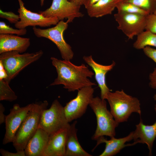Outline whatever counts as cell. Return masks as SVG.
I'll use <instances>...</instances> for the list:
<instances>
[{"instance_id":"obj_23","label":"cell","mask_w":156,"mask_h":156,"mask_svg":"<svg viewBox=\"0 0 156 156\" xmlns=\"http://www.w3.org/2000/svg\"><path fill=\"white\" fill-rule=\"evenodd\" d=\"M6 79H0V100L10 102L16 100L17 96L9 86Z\"/></svg>"},{"instance_id":"obj_13","label":"cell","mask_w":156,"mask_h":156,"mask_svg":"<svg viewBox=\"0 0 156 156\" xmlns=\"http://www.w3.org/2000/svg\"><path fill=\"white\" fill-rule=\"evenodd\" d=\"M83 59L94 71L95 79L100 89L101 98L105 100L108 94L111 91L106 84V75L115 66V62L113 61L110 65H103L96 62L92 55L84 56L83 57Z\"/></svg>"},{"instance_id":"obj_33","label":"cell","mask_w":156,"mask_h":156,"mask_svg":"<svg viewBox=\"0 0 156 156\" xmlns=\"http://www.w3.org/2000/svg\"><path fill=\"white\" fill-rule=\"evenodd\" d=\"M100 0H86L83 5L85 8L87 9L93 4L96 3Z\"/></svg>"},{"instance_id":"obj_1","label":"cell","mask_w":156,"mask_h":156,"mask_svg":"<svg viewBox=\"0 0 156 156\" xmlns=\"http://www.w3.org/2000/svg\"><path fill=\"white\" fill-rule=\"evenodd\" d=\"M51 60L57 76L50 86L62 84L68 91L74 92L85 87L96 85L88 78L92 77L94 73L84 64L77 66L70 60H60L53 57Z\"/></svg>"},{"instance_id":"obj_32","label":"cell","mask_w":156,"mask_h":156,"mask_svg":"<svg viewBox=\"0 0 156 156\" xmlns=\"http://www.w3.org/2000/svg\"><path fill=\"white\" fill-rule=\"evenodd\" d=\"M8 75L2 63L0 62V79H6Z\"/></svg>"},{"instance_id":"obj_34","label":"cell","mask_w":156,"mask_h":156,"mask_svg":"<svg viewBox=\"0 0 156 156\" xmlns=\"http://www.w3.org/2000/svg\"><path fill=\"white\" fill-rule=\"evenodd\" d=\"M69 1L74 3L76 5L81 6L83 5L86 0H68Z\"/></svg>"},{"instance_id":"obj_35","label":"cell","mask_w":156,"mask_h":156,"mask_svg":"<svg viewBox=\"0 0 156 156\" xmlns=\"http://www.w3.org/2000/svg\"><path fill=\"white\" fill-rule=\"evenodd\" d=\"M44 0H40V3L41 6H42L44 5Z\"/></svg>"},{"instance_id":"obj_3","label":"cell","mask_w":156,"mask_h":156,"mask_svg":"<svg viewBox=\"0 0 156 156\" xmlns=\"http://www.w3.org/2000/svg\"><path fill=\"white\" fill-rule=\"evenodd\" d=\"M47 101L33 103L32 107L22 122L12 142L16 151L24 150L26 145L38 128L41 114L47 108Z\"/></svg>"},{"instance_id":"obj_27","label":"cell","mask_w":156,"mask_h":156,"mask_svg":"<svg viewBox=\"0 0 156 156\" xmlns=\"http://www.w3.org/2000/svg\"><path fill=\"white\" fill-rule=\"evenodd\" d=\"M0 17L4 18L12 23H16L20 20L19 15L15 14L12 12H4L0 10Z\"/></svg>"},{"instance_id":"obj_18","label":"cell","mask_w":156,"mask_h":156,"mask_svg":"<svg viewBox=\"0 0 156 156\" xmlns=\"http://www.w3.org/2000/svg\"><path fill=\"white\" fill-rule=\"evenodd\" d=\"M49 136L44 130L38 128L24 149L26 156H43Z\"/></svg>"},{"instance_id":"obj_16","label":"cell","mask_w":156,"mask_h":156,"mask_svg":"<svg viewBox=\"0 0 156 156\" xmlns=\"http://www.w3.org/2000/svg\"><path fill=\"white\" fill-rule=\"evenodd\" d=\"M69 127L50 136L43 156H65Z\"/></svg>"},{"instance_id":"obj_17","label":"cell","mask_w":156,"mask_h":156,"mask_svg":"<svg viewBox=\"0 0 156 156\" xmlns=\"http://www.w3.org/2000/svg\"><path fill=\"white\" fill-rule=\"evenodd\" d=\"M30 45V39L11 34H0V54L12 51L25 52Z\"/></svg>"},{"instance_id":"obj_20","label":"cell","mask_w":156,"mask_h":156,"mask_svg":"<svg viewBox=\"0 0 156 156\" xmlns=\"http://www.w3.org/2000/svg\"><path fill=\"white\" fill-rule=\"evenodd\" d=\"M120 0H100L86 9L91 17L99 18L112 14Z\"/></svg>"},{"instance_id":"obj_14","label":"cell","mask_w":156,"mask_h":156,"mask_svg":"<svg viewBox=\"0 0 156 156\" xmlns=\"http://www.w3.org/2000/svg\"><path fill=\"white\" fill-rule=\"evenodd\" d=\"M133 140V131L131 132L127 136L122 138H116L114 137L110 138L109 140L105 138L104 136L99 138L97 140L96 147L101 144L105 143V149L99 156H112L119 153L125 147L135 145L138 143L134 141L131 144H126V143Z\"/></svg>"},{"instance_id":"obj_24","label":"cell","mask_w":156,"mask_h":156,"mask_svg":"<svg viewBox=\"0 0 156 156\" xmlns=\"http://www.w3.org/2000/svg\"><path fill=\"white\" fill-rule=\"evenodd\" d=\"M120 1L134 4L150 14L153 13L156 8V0H120Z\"/></svg>"},{"instance_id":"obj_10","label":"cell","mask_w":156,"mask_h":156,"mask_svg":"<svg viewBox=\"0 0 156 156\" xmlns=\"http://www.w3.org/2000/svg\"><path fill=\"white\" fill-rule=\"evenodd\" d=\"M118 24L117 28L122 31L129 39H132L145 29L146 16L117 12L114 15Z\"/></svg>"},{"instance_id":"obj_31","label":"cell","mask_w":156,"mask_h":156,"mask_svg":"<svg viewBox=\"0 0 156 156\" xmlns=\"http://www.w3.org/2000/svg\"><path fill=\"white\" fill-rule=\"evenodd\" d=\"M5 108L2 103L0 104V124L5 122L6 116L4 114Z\"/></svg>"},{"instance_id":"obj_28","label":"cell","mask_w":156,"mask_h":156,"mask_svg":"<svg viewBox=\"0 0 156 156\" xmlns=\"http://www.w3.org/2000/svg\"><path fill=\"white\" fill-rule=\"evenodd\" d=\"M145 54L156 63V49L147 46L142 49Z\"/></svg>"},{"instance_id":"obj_22","label":"cell","mask_w":156,"mask_h":156,"mask_svg":"<svg viewBox=\"0 0 156 156\" xmlns=\"http://www.w3.org/2000/svg\"><path fill=\"white\" fill-rule=\"evenodd\" d=\"M116 8L117 12L137 14L146 16L149 14L146 11L133 4L119 1Z\"/></svg>"},{"instance_id":"obj_25","label":"cell","mask_w":156,"mask_h":156,"mask_svg":"<svg viewBox=\"0 0 156 156\" xmlns=\"http://www.w3.org/2000/svg\"><path fill=\"white\" fill-rule=\"evenodd\" d=\"M27 32L26 28L15 29L7 25L4 22H0V34L23 35L26 34Z\"/></svg>"},{"instance_id":"obj_37","label":"cell","mask_w":156,"mask_h":156,"mask_svg":"<svg viewBox=\"0 0 156 156\" xmlns=\"http://www.w3.org/2000/svg\"><path fill=\"white\" fill-rule=\"evenodd\" d=\"M153 14L156 15V9H155V11H154V12Z\"/></svg>"},{"instance_id":"obj_9","label":"cell","mask_w":156,"mask_h":156,"mask_svg":"<svg viewBox=\"0 0 156 156\" xmlns=\"http://www.w3.org/2000/svg\"><path fill=\"white\" fill-rule=\"evenodd\" d=\"M80 7L68 0H53L49 8L39 13L46 17L57 18L60 21L66 19L70 23L75 18L83 16L80 11Z\"/></svg>"},{"instance_id":"obj_36","label":"cell","mask_w":156,"mask_h":156,"mask_svg":"<svg viewBox=\"0 0 156 156\" xmlns=\"http://www.w3.org/2000/svg\"><path fill=\"white\" fill-rule=\"evenodd\" d=\"M154 100L156 101V93L155 94L153 97Z\"/></svg>"},{"instance_id":"obj_4","label":"cell","mask_w":156,"mask_h":156,"mask_svg":"<svg viewBox=\"0 0 156 156\" xmlns=\"http://www.w3.org/2000/svg\"><path fill=\"white\" fill-rule=\"evenodd\" d=\"M96 116L97 126L92 139L96 140L100 137H115V129L119 123L114 119L110 111L107 108L105 99L98 96L93 97L89 105Z\"/></svg>"},{"instance_id":"obj_2","label":"cell","mask_w":156,"mask_h":156,"mask_svg":"<svg viewBox=\"0 0 156 156\" xmlns=\"http://www.w3.org/2000/svg\"><path fill=\"white\" fill-rule=\"evenodd\" d=\"M106 99L109 104L110 112L115 120L119 123L127 121L133 113L141 115L139 100L127 94L123 90L110 92Z\"/></svg>"},{"instance_id":"obj_11","label":"cell","mask_w":156,"mask_h":156,"mask_svg":"<svg viewBox=\"0 0 156 156\" xmlns=\"http://www.w3.org/2000/svg\"><path fill=\"white\" fill-rule=\"evenodd\" d=\"M33 105V103H32L21 107L18 104H16L10 109V113L5 117V132L3 140V144L13 142L17 131Z\"/></svg>"},{"instance_id":"obj_29","label":"cell","mask_w":156,"mask_h":156,"mask_svg":"<svg viewBox=\"0 0 156 156\" xmlns=\"http://www.w3.org/2000/svg\"><path fill=\"white\" fill-rule=\"evenodd\" d=\"M0 153L2 156H26L24 150L16 151V153L10 152L5 149L1 148Z\"/></svg>"},{"instance_id":"obj_6","label":"cell","mask_w":156,"mask_h":156,"mask_svg":"<svg viewBox=\"0 0 156 156\" xmlns=\"http://www.w3.org/2000/svg\"><path fill=\"white\" fill-rule=\"evenodd\" d=\"M66 117L64 107L57 99L52 103L50 107L42 111L38 128L45 131L50 136L70 126Z\"/></svg>"},{"instance_id":"obj_15","label":"cell","mask_w":156,"mask_h":156,"mask_svg":"<svg viewBox=\"0 0 156 156\" xmlns=\"http://www.w3.org/2000/svg\"><path fill=\"white\" fill-rule=\"evenodd\" d=\"M154 109L156 113V104ZM156 138V120L154 123L151 125L144 124L141 118L136 129L133 131V140L138 143L146 144L149 151V155H152L154 142Z\"/></svg>"},{"instance_id":"obj_19","label":"cell","mask_w":156,"mask_h":156,"mask_svg":"<svg viewBox=\"0 0 156 156\" xmlns=\"http://www.w3.org/2000/svg\"><path fill=\"white\" fill-rule=\"evenodd\" d=\"M77 122L75 121L70 125L68 131L65 156H91L80 145L77 138Z\"/></svg>"},{"instance_id":"obj_12","label":"cell","mask_w":156,"mask_h":156,"mask_svg":"<svg viewBox=\"0 0 156 156\" xmlns=\"http://www.w3.org/2000/svg\"><path fill=\"white\" fill-rule=\"evenodd\" d=\"M19 5L18 12L19 13V20L14 24V26L18 29L25 28L28 26L41 27L55 25L59 21L55 17H46L42 14L31 11L26 9L22 0H18Z\"/></svg>"},{"instance_id":"obj_7","label":"cell","mask_w":156,"mask_h":156,"mask_svg":"<svg viewBox=\"0 0 156 156\" xmlns=\"http://www.w3.org/2000/svg\"><path fill=\"white\" fill-rule=\"evenodd\" d=\"M68 23L67 21H60L53 27L44 29L34 27L32 29L36 37L48 39L55 44L63 60H70L73 58L74 53L63 36L64 32L68 28Z\"/></svg>"},{"instance_id":"obj_26","label":"cell","mask_w":156,"mask_h":156,"mask_svg":"<svg viewBox=\"0 0 156 156\" xmlns=\"http://www.w3.org/2000/svg\"><path fill=\"white\" fill-rule=\"evenodd\" d=\"M145 30L156 34V15L153 13L146 16Z\"/></svg>"},{"instance_id":"obj_8","label":"cell","mask_w":156,"mask_h":156,"mask_svg":"<svg viewBox=\"0 0 156 156\" xmlns=\"http://www.w3.org/2000/svg\"><path fill=\"white\" fill-rule=\"evenodd\" d=\"M76 96L64 107V114L70 122L81 117L93 97L94 89L92 86L83 87L78 90Z\"/></svg>"},{"instance_id":"obj_21","label":"cell","mask_w":156,"mask_h":156,"mask_svg":"<svg viewBox=\"0 0 156 156\" xmlns=\"http://www.w3.org/2000/svg\"><path fill=\"white\" fill-rule=\"evenodd\" d=\"M147 46L156 47V34L145 31L137 36V39L133 44V47L135 49H140Z\"/></svg>"},{"instance_id":"obj_30","label":"cell","mask_w":156,"mask_h":156,"mask_svg":"<svg viewBox=\"0 0 156 156\" xmlns=\"http://www.w3.org/2000/svg\"><path fill=\"white\" fill-rule=\"evenodd\" d=\"M149 85L153 89H156V68L149 75Z\"/></svg>"},{"instance_id":"obj_5","label":"cell","mask_w":156,"mask_h":156,"mask_svg":"<svg viewBox=\"0 0 156 156\" xmlns=\"http://www.w3.org/2000/svg\"><path fill=\"white\" fill-rule=\"evenodd\" d=\"M16 51H7L0 55V62L8 75L9 83L25 67L39 60L43 55L42 50L32 53L20 54Z\"/></svg>"}]
</instances>
